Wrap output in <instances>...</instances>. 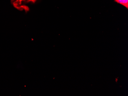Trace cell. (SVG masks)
<instances>
[{
  "label": "cell",
  "mask_w": 128,
  "mask_h": 96,
  "mask_svg": "<svg viewBox=\"0 0 128 96\" xmlns=\"http://www.w3.org/2000/svg\"><path fill=\"white\" fill-rule=\"evenodd\" d=\"M114 1L117 3L122 5L128 9V0H114Z\"/></svg>",
  "instance_id": "cell-1"
}]
</instances>
